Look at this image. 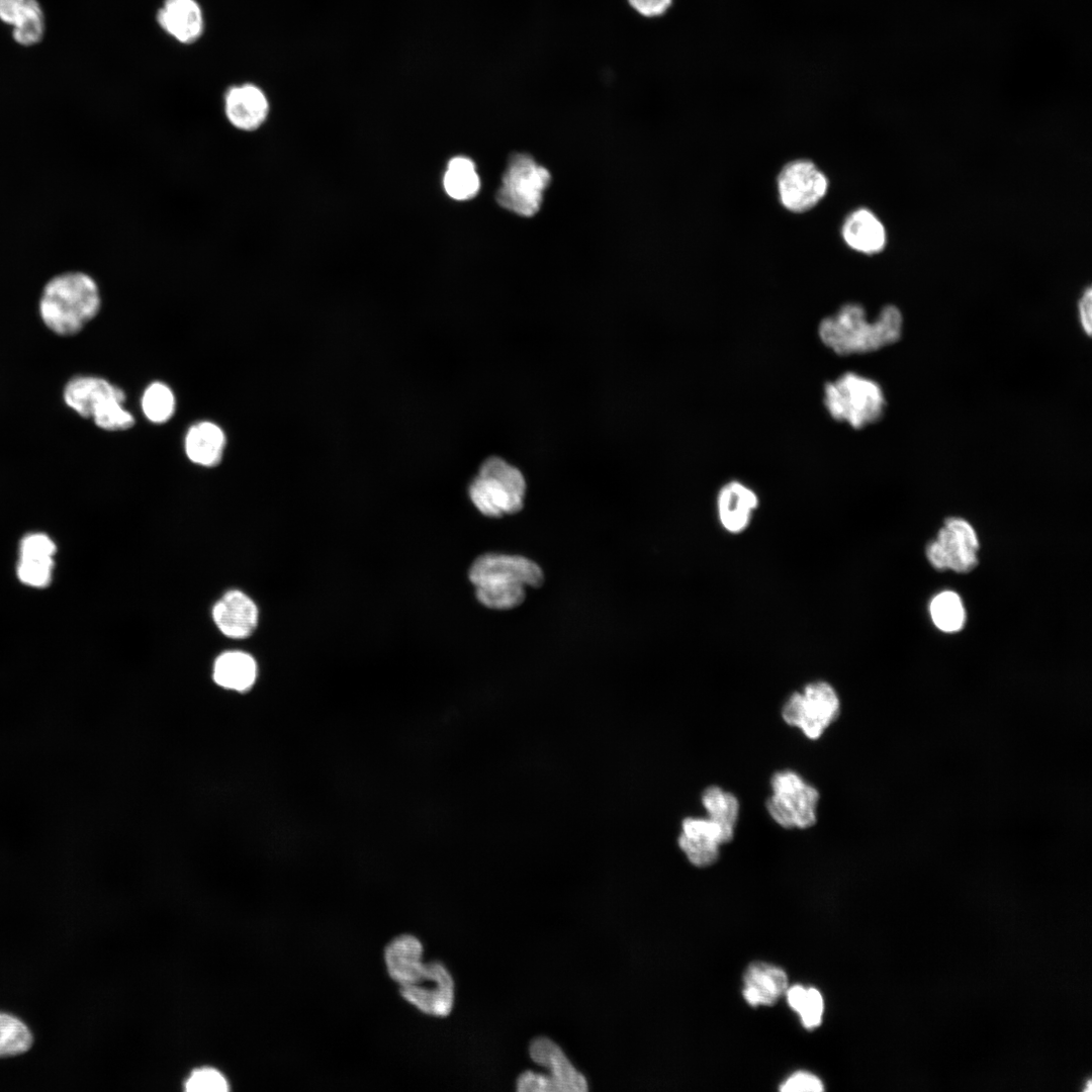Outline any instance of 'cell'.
<instances>
[{"label":"cell","instance_id":"22","mask_svg":"<svg viewBox=\"0 0 1092 1092\" xmlns=\"http://www.w3.org/2000/svg\"><path fill=\"white\" fill-rule=\"evenodd\" d=\"M256 676V662L248 653L228 651L214 662L213 678L222 688L243 692L253 686Z\"/></svg>","mask_w":1092,"mask_h":1092},{"label":"cell","instance_id":"17","mask_svg":"<svg viewBox=\"0 0 1092 1092\" xmlns=\"http://www.w3.org/2000/svg\"><path fill=\"white\" fill-rule=\"evenodd\" d=\"M212 617L217 628L228 637L245 638L258 623L255 603L240 590H231L214 605Z\"/></svg>","mask_w":1092,"mask_h":1092},{"label":"cell","instance_id":"37","mask_svg":"<svg viewBox=\"0 0 1092 1092\" xmlns=\"http://www.w3.org/2000/svg\"><path fill=\"white\" fill-rule=\"evenodd\" d=\"M25 0H0V19L15 24L24 8Z\"/></svg>","mask_w":1092,"mask_h":1092},{"label":"cell","instance_id":"32","mask_svg":"<svg viewBox=\"0 0 1092 1092\" xmlns=\"http://www.w3.org/2000/svg\"><path fill=\"white\" fill-rule=\"evenodd\" d=\"M56 551L54 542L43 534H30L26 536L20 547L21 558L36 560H53Z\"/></svg>","mask_w":1092,"mask_h":1092},{"label":"cell","instance_id":"33","mask_svg":"<svg viewBox=\"0 0 1092 1092\" xmlns=\"http://www.w3.org/2000/svg\"><path fill=\"white\" fill-rule=\"evenodd\" d=\"M783 1092H821L822 1081L815 1075L800 1071L790 1076L780 1087Z\"/></svg>","mask_w":1092,"mask_h":1092},{"label":"cell","instance_id":"10","mask_svg":"<svg viewBox=\"0 0 1092 1092\" xmlns=\"http://www.w3.org/2000/svg\"><path fill=\"white\" fill-rule=\"evenodd\" d=\"M840 702L831 685L818 680L796 692L785 703L782 715L786 723L799 727L810 739H817L838 717Z\"/></svg>","mask_w":1092,"mask_h":1092},{"label":"cell","instance_id":"21","mask_svg":"<svg viewBox=\"0 0 1092 1092\" xmlns=\"http://www.w3.org/2000/svg\"><path fill=\"white\" fill-rule=\"evenodd\" d=\"M226 437L222 429L209 421L192 425L185 436V452L195 464L212 467L222 458Z\"/></svg>","mask_w":1092,"mask_h":1092},{"label":"cell","instance_id":"8","mask_svg":"<svg viewBox=\"0 0 1092 1092\" xmlns=\"http://www.w3.org/2000/svg\"><path fill=\"white\" fill-rule=\"evenodd\" d=\"M549 182L550 174L546 168L527 154H514L496 192V201L516 214L533 216L540 209Z\"/></svg>","mask_w":1092,"mask_h":1092},{"label":"cell","instance_id":"16","mask_svg":"<svg viewBox=\"0 0 1092 1092\" xmlns=\"http://www.w3.org/2000/svg\"><path fill=\"white\" fill-rule=\"evenodd\" d=\"M759 504L757 494L744 483L731 480L717 495V514L721 526L729 533L743 532Z\"/></svg>","mask_w":1092,"mask_h":1092},{"label":"cell","instance_id":"5","mask_svg":"<svg viewBox=\"0 0 1092 1092\" xmlns=\"http://www.w3.org/2000/svg\"><path fill=\"white\" fill-rule=\"evenodd\" d=\"M823 403L833 420L855 430L880 421L887 405L880 383L852 371L825 384Z\"/></svg>","mask_w":1092,"mask_h":1092},{"label":"cell","instance_id":"18","mask_svg":"<svg viewBox=\"0 0 1092 1092\" xmlns=\"http://www.w3.org/2000/svg\"><path fill=\"white\" fill-rule=\"evenodd\" d=\"M157 22L184 44L196 41L204 28L202 9L196 0H165L157 12Z\"/></svg>","mask_w":1092,"mask_h":1092},{"label":"cell","instance_id":"26","mask_svg":"<svg viewBox=\"0 0 1092 1092\" xmlns=\"http://www.w3.org/2000/svg\"><path fill=\"white\" fill-rule=\"evenodd\" d=\"M786 994L790 1007L799 1014L805 1028L813 1029L820 1025L824 1002L817 989L795 985L788 988Z\"/></svg>","mask_w":1092,"mask_h":1092},{"label":"cell","instance_id":"29","mask_svg":"<svg viewBox=\"0 0 1092 1092\" xmlns=\"http://www.w3.org/2000/svg\"><path fill=\"white\" fill-rule=\"evenodd\" d=\"M43 15L36 0H25L24 8L14 24V39L22 46L38 42L43 34Z\"/></svg>","mask_w":1092,"mask_h":1092},{"label":"cell","instance_id":"11","mask_svg":"<svg viewBox=\"0 0 1092 1092\" xmlns=\"http://www.w3.org/2000/svg\"><path fill=\"white\" fill-rule=\"evenodd\" d=\"M979 540L973 527L960 518H948L936 540L928 543L926 556L937 569L968 572L978 564Z\"/></svg>","mask_w":1092,"mask_h":1092},{"label":"cell","instance_id":"25","mask_svg":"<svg viewBox=\"0 0 1092 1092\" xmlns=\"http://www.w3.org/2000/svg\"><path fill=\"white\" fill-rule=\"evenodd\" d=\"M929 613L934 625L946 633L960 631L966 621V612L960 596L951 590L937 594L930 602Z\"/></svg>","mask_w":1092,"mask_h":1092},{"label":"cell","instance_id":"31","mask_svg":"<svg viewBox=\"0 0 1092 1092\" xmlns=\"http://www.w3.org/2000/svg\"><path fill=\"white\" fill-rule=\"evenodd\" d=\"M53 560L21 558L18 576L22 582L35 587L47 585L51 580Z\"/></svg>","mask_w":1092,"mask_h":1092},{"label":"cell","instance_id":"30","mask_svg":"<svg viewBox=\"0 0 1092 1092\" xmlns=\"http://www.w3.org/2000/svg\"><path fill=\"white\" fill-rule=\"evenodd\" d=\"M185 1089L189 1092H224L229 1090V1083L217 1070L201 1068L190 1074Z\"/></svg>","mask_w":1092,"mask_h":1092},{"label":"cell","instance_id":"1","mask_svg":"<svg viewBox=\"0 0 1092 1092\" xmlns=\"http://www.w3.org/2000/svg\"><path fill=\"white\" fill-rule=\"evenodd\" d=\"M383 961L401 998L432 1017L448 1016L454 1006L455 984L440 961H424V946L413 934H400L384 947Z\"/></svg>","mask_w":1092,"mask_h":1092},{"label":"cell","instance_id":"6","mask_svg":"<svg viewBox=\"0 0 1092 1092\" xmlns=\"http://www.w3.org/2000/svg\"><path fill=\"white\" fill-rule=\"evenodd\" d=\"M66 404L85 419L106 431L130 429L134 417L123 407L124 391L106 380L92 375L73 377L64 388Z\"/></svg>","mask_w":1092,"mask_h":1092},{"label":"cell","instance_id":"3","mask_svg":"<svg viewBox=\"0 0 1092 1092\" xmlns=\"http://www.w3.org/2000/svg\"><path fill=\"white\" fill-rule=\"evenodd\" d=\"M100 307L101 294L96 280L81 270L64 271L51 277L43 285L38 301L42 323L62 337L81 332Z\"/></svg>","mask_w":1092,"mask_h":1092},{"label":"cell","instance_id":"12","mask_svg":"<svg viewBox=\"0 0 1092 1092\" xmlns=\"http://www.w3.org/2000/svg\"><path fill=\"white\" fill-rule=\"evenodd\" d=\"M781 203L793 212L814 207L826 194L828 180L811 161L794 160L784 166L778 176Z\"/></svg>","mask_w":1092,"mask_h":1092},{"label":"cell","instance_id":"34","mask_svg":"<svg viewBox=\"0 0 1092 1092\" xmlns=\"http://www.w3.org/2000/svg\"><path fill=\"white\" fill-rule=\"evenodd\" d=\"M517 1090L520 1092H555L556 1087L550 1076L526 1071L517 1080Z\"/></svg>","mask_w":1092,"mask_h":1092},{"label":"cell","instance_id":"14","mask_svg":"<svg viewBox=\"0 0 1092 1092\" xmlns=\"http://www.w3.org/2000/svg\"><path fill=\"white\" fill-rule=\"evenodd\" d=\"M677 842L696 867L714 863L719 857V846L725 843L721 829L709 818L692 817L682 820Z\"/></svg>","mask_w":1092,"mask_h":1092},{"label":"cell","instance_id":"20","mask_svg":"<svg viewBox=\"0 0 1092 1092\" xmlns=\"http://www.w3.org/2000/svg\"><path fill=\"white\" fill-rule=\"evenodd\" d=\"M841 235L849 248L866 255L880 253L887 244V233L883 222L866 207L857 208L846 216L842 223Z\"/></svg>","mask_w":1092,"mask_h":1092},{"label":"cell","instance_id":"36","mask_svg":"<svg viewBox=\"0 0 1092 1092\" xmlns=\"http://www.w3.org/2000/svg\"><path fill=\"white\" fill-rule=\"evenodd\" d=\"M1078 317L1083 332L1091 336L1092 332V289L1087 286L1078 300Z\"/></svg>","mask_w":1092,"mask_h":1092},{"label":"cell","instance_id":"2","mask_svg":"<svg viewBox=\"0 0 1092 1092\" xmlns=\"http://www.w3.org/2000/svg\"><path fill=\"white\" fill-rule=\"evenodd\" d=\"M902 333L903 314L893 304L885 305L871 321L863 306L848 302L818 327L821 342L840 356L876 352L898 342Z\"/></svg>","mask_w":1092,"mask_h":1092},{"label":"cell","instance_id":"24","mask_svg":"<svg viewBox=\"0 0 1092 1092\" xmlns=\"http://www.w3.org/2000/svg\"><path fill=\"white\" fill-rule=\"evenodd\" d=\"M480 182L474 163L465 157L453 158L444 175V188L449 196L466 200L475 196Z\"/></svg>","mask_w":1092,"mask_h":1092},{"label":"cell","instance_id":"4","mask_svg":"<svg viewBox=\"0 0 1092 1092\" xmlns=\"http://www.w3.org/2000/svg\"><path fill=\"white\" fill-rule=\"evenodd\" d=\"M468 577L477 601L493 610H510L526 599V587H539L543 571L533 560L520 555L485 553L471 564Z\"/></svg>","mask_w":1092,"mask_h":1092},{"label":"cell","instance_id":"9","mask_svg":"<svg viewBox=\"0 0 1092 1092\" xmlns=\"http://www.w3.org/2000/svg\"><path fill=\"white\" fill-rule=\"evenodd\" d=\"M770 785L772 795L766 808L772 819L785 828H807L816 822L818 791L791 770L776 772Z\"/></svg>","mask_w":1092,"mask_h":1092},{"label":"cell","instance_id":"28","mask_svg":"<svg viewBox=\"0 0 1092 1092\" xmlns=\"http://www.w3.org/2000/svg\"><path fill=\"white\" fill-rule=\"evenodd\" d=\"M32 1044L27 1026L14 1016L0 1012V1057L22 1054Z\"/></svg>","mask_w":1092,"mask_h":1092},{"label":"cell","instance_id":"35","mask_svg":"<svg viewBox=\"0 0 1092 1092\" xmlns=\"http://www.w3.org/2000/svg\"><path fill=\"white\" fill-rule=\"evenodd\" d=\"M631 8L638 14L655 18L666 14L673 6L675 0H627Z\"/></svg>","mask_w":1092,"mask_h":1092},{"label":"cell","instance_id":"27","mask_svg":"<svg viewBox=\"0 0 1092 1092\" xmlns=\"http://www.w3.org/2000/svg\"><path fill=\"white\" fill-rule=\"evenodd\" d=\"M142 410L146 418L155 424L169 421L175 412L176 401L172 389L161 381L152 382L142 396Z\"/></svg>","mask_w":1092,"mask_h":1092},{"label":"cell","instance_id":"15","mask_svg":"<svg viewBox=\"0 0 1092 1092\" xmlns=\"http://www.w3.org/2000/svg\"><path fill=\"white\" fill-rule=\"evenodd\" d=\"M529 1054L533 1062L549 1070L556 1091L583 1092L588 1089L584 1076L552 1039L545 1036L535 1038L530 1044Z\"/></svg>","mask_w":1092,"mask_h":1092},{"label":"cell","instance_id":"23","mask_svg":"<svg viewBox=\"0 0 1092 1092\" xmlns=\"http://www.w3.org/2000/svg\"><path fill=\"white\" fill-rule=\"evenodd\" d=\"M702 803L709 819L721 829L725 843L731 841L739 810L736 797L717 786H710L703 792Z\"/></svg>","mask_w":1092,"mask_h":1092},{"label":"cell","instance_id":"13","mask_svg":"<svg viewBox=\"0 0 1092 1092\" xmlns=\"http://www.w3.org/2000/svg\"><path fill=\"white\" fill-rule=\"evenodd\" d=\"M270 103L266 93L256 84L242 83L229 87L223 95V112L236 129L252 132L267 120Z\"/></svg>","mask_w":1092,"mask_h":1092},{"label":"cell","instance_id":"7","mask_svg":"<svg viewBox=\"0 0 1092 1092\" xmlns=\"http://www.w3.org/2000/svg\"><path fill=\"white\" fill-rule=\"evenodd\" d=\"M526 480L519 468L498 456L488 457L468 485V495L489 518L513 515L524 507Z\"/></svg>","mask_w":1092,"mask_h":1092},{"label":"cell","instance_id":"19","mask_svg":"<svg viewBox=\"0 0 1092 1092\" xmlns=\"http://www.w3.org/2000/svg\"><path fill=\"white\" fill-rule=\"evenodd\" d=\"M743 997L755 1006L774 1005L788 989L786 972L775 965L763 962L751 963L743 976Z\"/></svg>","mask_w":1092,"mask_h":1092}]
</instances>
